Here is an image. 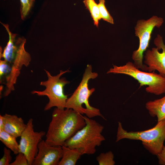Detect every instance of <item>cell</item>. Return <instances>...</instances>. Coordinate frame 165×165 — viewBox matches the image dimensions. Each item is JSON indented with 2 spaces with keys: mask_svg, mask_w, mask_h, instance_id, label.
<instances>
[{
  "mask_svg": "<svg viewBox=\"0 0 165 165\" xmlns=\"http://www.w3.org/2000/svg\"><path fill=\"white\" fill-rule=\"evenodd\" d=\"M85 125L82 114L71 108L55 107L46 133L45 141L52 146H62Z\"/></svg>",
  "mask_w": 165,
  "mask_h": 165,
  "instance_id": "obj_1",
  "label": "cell"
},
{
  "mask_svg": "<svg viewBox=\"0 0 165 165\" xmlns=\"http://www.w3.org/2000/svg\"><path fill=\"white\" fill-rule=\"evenodd\" d=\"M6 31L9 35V40L3 52L2 48H0V57L3 58L11 67V74L8 89L9 91L12 92L14 90V85L22 67L28 66L31 58L29 53L24 49L26 39L12 33L9 28Z\"/></svg>",
  "mask_w": 165,
  "mask_h": 165,
  "instance_id": "obj_2",
  "label": "cell"
},
{
  "mask_svg": "<svg viewBox=\"0 0 165 165\" xmlns=\"http://www.w3.org/2000/svg\"><path fill=\"white\" fill-rule=\"evenodd\" d=\"M86 125L64 143L65 146L80 150L83 154H93L96 146L105 140L101 133L104 127L95 120L84 116Z\"/></svg>",
  "mask_w": 165,
  "mask_h": 165,
  "instance_id": "obj_3",
  "label": "cell"
},
{
  "mask_svg": "<svg viewBox=\"0 0 165 165\" xmlns=\"http://www.w3.org/2000/svg\"><path fill=\"white\" fill-rule=\"evenodd\" d=\"M98 75L97 73L92 72V66L87 64L79 85L71 96L67 99L65 108L72 109L82 115L85 114L90 118L100 116L106 119L98 109L91 106L89 103V98L95 89H89L88 82L90 79L96 78Z\"/></svg>",
  "mask_w": 165,
  "mask_h": 165,
  "instance_id": "obj_4",
  "label": "cell"
},
{
  "mask_svg": "<svg viewBox=\"0 0 165 165\" xmlns=\"http://www.w3.org/2000/svg\"><path fill=\"white\" fill-rule=\"evenodd\" d=\"M126 139L141 141L144 147L153 155L161 151L165 141V119L158 121L152 128L139 131H127L124 129L120 122L118 127L116 142Z\"/></svg>",
  "mask_w": 165,
  "mask_h": 165,
  "instance_id": "obj_5",
  "label": "cell"
},
{
  "mask_svg": "<svg viewBox=\"0 0 165 165\" xmlns=\"http://www.w3.org/2000/svg\"><path fill=\"white\" fill-rule=\"evenodd\" d=\"M107 73L123 74L131 76L137 80L141 86H147L145 90L147 93L157 95L165 93V75L154 72H147L141 71L131 62L123 66L113 65Z\"/></svg>",
  "mask_w": 165,
  "mask_h": 165,
  "instance_id": "obj_6",
  "label": "cell"
},
{
  "mask_svg": "<svg viewBox=\"0 0 165 165\" xmlns=\"http://www.w3.org/2000/svg\"><path fill=\"white\" fill-rule=\"evenodd\" d=\"M45 71L48 79L41 82L40 85L45 86L46 89L42 91L33 90L31 92V94H36L39 96H46L48 98L49 102L44 108L45 111L49 110L53 107L61 109L65 108L68 96L64 94V87L70 82L64 77H60L63 74L70 71L69 69L65 71L61 70L59 74L52 76L48 71L46 70Z\"/></svg>",
  "mask_w": 165,
  "mask_h": 165,
  "instance_id": "obj_7",
  "label": "cell"
},
{
  "mask_svg": "<svg viewBox=\"0 0 165 165\" xmlns=\"http://www.w3.org/2000/svg\"><path fill=\"white\" fill-rule=\"evenodd\" d=\"M164 21L163 19L156 16H153L145 20H138L135 27V34L139 40L138 49L134 51L132 56L134 64L137 68L143 71H146L145 65L143 64V53L148 47L151 34L154 28L161 26Z\"/></svg>",
  "mask_w": 165,
  "mask_h": 165,
  "instance_id": "obj_8",
  "label": "cell"
},
{
  "mask_svg": "<svg viewBox=\"0 0 165 165\" xmlns=\"http://www.w3.org/2000/svg\"><path fill=\"white\" fill-rule=\"evenodd\" d=\"M33 122L32 118L28 120L26 127L20 136L19 144L20 152L26 156L29 165H32L38 153V144L46 134L44 131H35Z\"/></svg>",
  "mask_w": 165,
  "mask_h": 165,
  "instance_id": "obj_9",
  "label": "cell"
},
{
  "mask_svg": "<svg viewBox=\"0 0 165 165\" xmlns=\"http://www.w3.org/2000/svg\"><path fill=\"white\" fill-rule=\"evenodd\" d=\"M154 43L156 48L145 51L144 62L146 71L152 72L157 71L165 75V45L162 37L158 35Z\"/></svg>",
  "mask_w": 165,
  "mask_h": 165,
  "instance_id": "obj_10",
  "label": "cell"
},
{
  "mask_svg": "<svg viewBox=\"0 0 165 165\" xmlns=\"http://www.w3.org/2000/svg\"><path fill=\"white\" fill-rule=\"evenodd\" d=\"M37 154L32 165H57L63 154L62 146H52L42 140L38 144Z\"/></svg>",
  "mask_w": 165,
  "mask_h": 165,
  "instance_id": "obj_11",
  "label": "cell"
},
{
  "mask_svg": "<svg viewBox=\"0 0 165 165\" xmlns=\"http://www.w3.org/2000/svg\"><path fill=\"white\" fill-rule=\"evenodd\" d=\"M5 131L16 138L20 137L27 127L23 119L15 115L6 113L3 115Z\"/></svg>",
  "mask_w": 165,
  "mask_h": 165,
  "instance_id": "obj_12",
  "label": "cell"
},
{
  "mask_svg": "<svg viewBox=\"0 0 165 165\" xmlns=\"http://www.w3.org/2000/svg\"><path fill=\"white\" fill-rule=\"evenodd\" d=\"M145 108L151 116L157 118L158 122L165 119V96L161 98L147 102Z\"/></svg>",
  "mask_w": 165,
  "mask_h": 165,
  "instance_id": "obj_13",
  "label": "cell"
},
{
  "mask_svg": "<svg viewBox=\"0 0 165 165\" xmlns=\"http://www.w3.org/2000/svg\"><path fill=\"white\" fill-rule=\"evenodd\" d=\"M62 156L58 165H75L81 156L83 155L77 148H72L63 145Z\"/></svg>",
  "mask_w": 165,
  "mask_h": 165,
  "instance_id": "obj_14",
  "label": "cell"
},
{
  "mask_svg": "<svg viewBox=\"0 0 165 165\" xmlns=\"http://www.w3.org/2000/svg\"><path fill=\"white\" fill-rule=\"evenodd\" d=\"M16 138L4 130H0V140L14 154L17 155L20 152V150Z\"/></svg>",
  "mask_w": 165,
  "mask_h": 165,
  "instance_id": "obj_15",
  "label": "cell"
},
{
  "mask_svg": "<svg viewBox=\"0 0 165 165\" xmlns=\"http://www.w3.org/2000/svg\"><path fill=\"white\" fill-rule=\"evenodd\" d=\"M83 2L86 9L89 11L94 24L98 27L99 21L101 19L98 4L96 3L94 0H84Z\"/></svg>",
  "mask_w": 165,
  "mask_h": 165,
  "instance_id": "obj_16",
  "label": "cell"
},
{
  "mask_svg": "<svg viewBox=\"0 0 165 165\" xmlns=\"http://www.w3.org/2000/svg\"><path fill=\"white\" fill-rule=\"evenodd\" d=\"M114 155L112 152L109 151L106 153H100L96 158L99 165H114Z\"/></svg>",
  "mask_w": 165,
  "mask_h": 165,
  "instance_id": "obj_17",
  "label": "cell"
},
{
  "mask_svg": "<svg viewBox=\"0 0 165 165\" xmlns=\"http://www.w3.org/2000/svg\"><path fill=\"white\" fill-rule=\"evenodd\" d=\"M21 19L24 20L29 14L35 0H20Z\"/></svg>",
  "mask_w": 165,
  "mask_h": 165,
  "instance_id": "obj_18",
  "label": "cell"
},
{
  "mask_svg": "<svg viewBox=\"0 0 165 165\" xmlns=\"http://www.w3.org/2000/svg\"><path fill=\"white\" fill-rule=\"evenodd\" d=\"M98 4L101 19L110 24H114L113 18L105 7V0H99Z\"/></svg>",
  "mask_w": 165,
  "mask_h": 165,
  "instance_id": "obj_19",
  "label": "cell"
},
{
  "mask_svg": "<svg viewBox=\"0 0 165 165\" xmlns=\"http://www.w3.org/2000/svg\"><path fill=\"white\" fill-rule=\"evenodd\" d=\"M11 151L9 149L4 148L3 156L0 160V165H10L12 160Z\"/></svg>",
  "mask_w": 165,
  "mask_h": 165,
  "instance_id": "obj_20",
  "label": "cell"
},
{
  "mask_svg": "<svg viewBox=\"0 0 165 165\" xmlns=\"http://www.w3.org/2000/svg\"><path fill=\"white\" fill-rule=\"evenodd\" d=\"M10 165H29L26 156L20 152L17 155L14 161L11 163Z\"/></svg>",
  "mask_w": 165,
  "mask_h": 165,
  "instance_id": "obj_21",
  "label": "cell"
},
{
  "mask_svg": "<svg viewBox=\"0 0 165 165\" xmlns=\"http://www.w3.org/2000/svg\"><path fill=\"white\" fill-rule=\"evenodd\" d=\"M156 156L160 165H165V145L164 146L161 151Z\"/></svg>",
  "mask_w": 165,
  "mask_h": 165,
  "instance_id": "obj_22",
  "label": "cell"
},
{
  "mask_svg": "<svg viewBox=\"0 0 165 165\" xmlns=\"http://www.w3.org/2000/svg\"><path fill=\"white\" fill-rule=\"evenodd\" d=\"M4 126L3 116L0 115V130H3Z\"/></svg>",
  "mask_w": 165,
  "mask_h": 165,
  "instance_id": "obj_23",
  "label": "cell"
}]
</instances>
